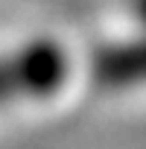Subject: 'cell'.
Masks as SVG:
<instances>
[{
    "label": "cell",
    "instance_id": "obj_1",
    "mask_svg": "<svg viewBox=\"0 0 146 149\" xmlns=\"http://www.w3.org/2000/svg\"><path fill=\"white\" fill-rule=\"evenodd\" d=\"M99 73L111 85H137L146 82V35L129 44L108 50L99 61Z\"/></svg>",
    "mask_w": 146,
    "mask_h": 149
}]
</instances>
